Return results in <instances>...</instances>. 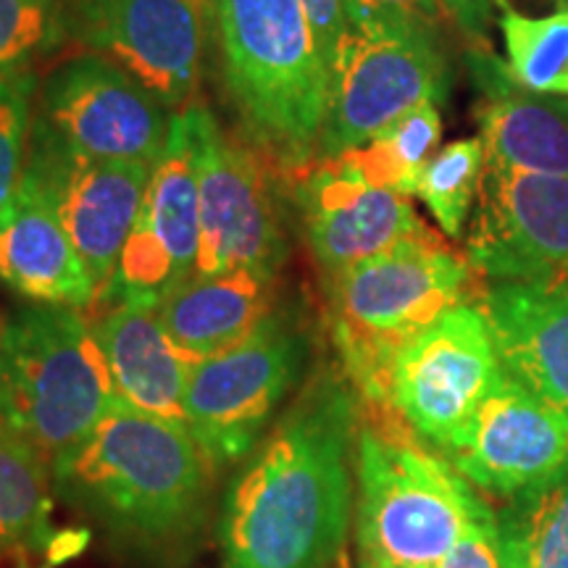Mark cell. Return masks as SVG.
<instances>
[{
	"label": "cell",
	"instance_id": "cell-1",
	"mask_svg": "<svg viewBox=\"0 0 568 568\" xmlns=\"http://www.w3.org/2000/svg\"><path fill=\"white\" fill-rule=\"evenodd\" d=\"M322 372L301 389L234 479L222 518V568H329L353 506L361 400Z\"/></svg>",
	"mask_w": 568,
	"mask_h": 568
},
{
	"label": "cell",
	"instance_id": "cell-2",
	"mask_svg": "<svg viewBox=\"0 0 568 568\" xmlns=\"http://www.w3.org/2000/svg\"><path fill=\"white\" fill-rule=\"evenodd\" d=\"M209 458L184 424L113 397L82 443L53 460L55 493L140 548L187 539L205 518Z\"/></svg>",
	"mask_w": 568,
	"mask_h": 568
},
{
	"label": "cell",
	"instance_id": "cell-3",
	"mask_svg": "<svg viewBox=\"0 0 568 568\" xmlns=\"http://www.w3.org/2000/svg\"><path fill=\"white\" fill-rule=\"evenodd\" d=\"M355 542L361 566L437 568L489 510L450 458L393 406L361 403Z\"/></svg>",
	"mask_w": 568,
	"mask_h": 568
},
{
	"label": "cell",
	"instance_id": "cell-4",
	"mask_svg": "<svg viewBox=\"0 0 568 568\" xmlns=\"http://www.w3.org/2000/svg\"><path fill=\"white\" fill-rule=\"evenodd\" d=\"M332 282V339L361 403L389 406L397 355L447 311L474 303V266L422 230Z\"/></svg>",
	"mask_w": 568,
	"mask_h": 568
},
{
	"label": "cell",
	"instance_id": "cell-5",
	"mask_svg": "<svg viewBox=\"0 0 568 568\" xmlns=\"http://www.w3.org/2000/svg\"><path fill=\"white\" fill-rule=\"evenodd\" d=\"M226 88L247 132L282 163L314 161L329 69L303 0H211Z\"/></svg>",
	"mask_w": 568,
	"mask_h": 568
},
{
	"label": "cell",
	"instance_id": "cell-6",
	"mask_svg": "<svg viewBox=\"0 0 568 568\" xmlns=\"http://www.w3.org/2000/svg\"><path fill=\"white\" fill-rule=\"evenodd\" d=\"M116 397L95 326L77 308L34 305L0 337V418L48 464L95 429Z\"/></svg>",
	"mask_w": 568,
	"mask_h": 568
},
{
	"label": "cell",
	"instance_id": "cell-7",
	"mask_svg": "<svg viewBox=\"0 0 568 568\" xmlns=\"http://www.w3.org/2000/svg\"><path fill=\"white\" fill-rule=\"evenodd\" d=\"M305 364V343L268 314L243 343L195 361L184 387V422L209 464H232L258 445Z\"/></svg>",
	"mask_w": 568,
	"mask_h": 568
},
{
	"label": "cell",
	"instance_id": "cell-8",
	"mask_svg": "<svg viewBox=\"0 0 568 568\" xmlns=\"http://www.w3.org/2000/svg\"><path fill=\"white\" fill-rule=\"evenodd\" d=\"M174 113L116 63L84 53L48 77L34 130L84 159L155 166Z\"/></svg>",
	"mask_w": 568,
	"mask_h": 568
},
{
	"label": "cell",
	"instance_id": "cell-9",
	"mask_svg": "<svg viewBox=\"0 0 568 568\" xmlns=\"http://www.w3.org/2000/svg\"><path fill=\"white\" fill-rule=\"evenodd\" d=\"M211 0H63V24L172 111L187 109L203 71Z\"/></svg>",
	"mask_w": 568,
	"mask_h": 568
},
{
	"label": "cell",
	"instance_id": "cell-10",
	"mask_svg": "<svg viewBox=\"0 0 568 568\" xmlns=\"http://www.w3.org/2000/svg\"><path fill=\"white\" fill-rule=\"evenodd\" d=\"M503 376L487 318L464 303L397 355L389 406L418 437L447 453Z\"/></svg>",
	"mask_w": 568,
	"mask_h": 568
},
{
	"label": "cell",
	"instance_id": "cell-11",
	"mask_svg": "<svg viewBox=\"0 0 568 568\" xmlns=\"http://www.w3.org/2000/svg\"><path fill=\"white\" fill-rule=\"evenodd\" d=\"M447 90L435 38L351 32L329 71V105L318 155L332 159L376 138L422 103Z\"/></svg>",
	"mask_w": 568,
	"mask_h": 568
},
{
	"label": "cell",
	"instance_id": "cell-12",
	"mask_svg": "<svg viewBox=\"0 0 568 568\" xmlns=\"http://www.w3.org/2000/svg\"><path fill=\"white\" fill-rule=\"evenodd\" d=\"M201 245L195 274L253 272L274 280L287 255L266 169L197 105Z\"/></svg>",
	"mask_w": 568,
	"mask_h": 568
},
{
	"label": "cell",
	"instance_id": "cell-13",
	"mask_svg": "<svg viewBox=\"0 0 568 568\" xmlns=\"http://www.w3.org/2000/svg\"><path fill=\"white\" fill-rule=\"evenodd\" d=\"M197 105L176 111L166 148L153 166L145 201L119 258L109 295L159 305L195 274L201 245Z\"/></svg>",
	"mask_w": 568,
	"mask_h": 568
},
{
	"label": "cell",
	"instance_id": "cell-14",
	"mask_svg": "<svg viewBox=\"0 0 568 568\" xmlns=\"http://www.w3.org/2000/svg\"><path fill=\"white\" fill-rule=\"evenodd\" d=\"M466 258L495 282L568 276V176L485 163Z\"/></svg>",
	"mask_w": 568,
	"mask_h": 568
},
{
	"label": "cell",
	"instance_id": "cell-15",
	"mask_svg": "<svg viewBox=\"0 0 568 568\" xmlns=\"http://www.w3.org/2000/svg\"><path fill=\"white\" fill-rule=\"evenodd\" d=\"M51 193L71 243L95 284V301L109 295L119 258L145 201L153 166L130 161H92L63 151L32 130L24 161Z\"/></svg>",
	"mask_w": 568,
	"mask_h": 568
},
{
	"label": "cell",
	"instance_id": "cell-16",
	"mask_svg": "<svg viewBox=\"0 0 568 568\" xmlns=\"http://www.w3.org/2000/svg\"><path fill=\"white\" fill-rule=\"evenodd\" d=\"M445 456L474 487L506 500L568 458V414L503 372Z\"/></svg>",
	"mask_w": 568,
	"mask_h": 568
},
{
	"label": "cell",
	"instance_id": "cell-17",
	"mask_svg": "<svg viewBox=\"0 0 568 568\" xmlns=\"http://www.w3.org/2000/svg\"><path fill=\"white\" fill-rule=\"evenodd\" d=\"M297 201L311 251L329 280L426 230L410 197L368 182L345 155L308 169Z\"/></svg>",
	"mask_w": 568,
	"mask_h": 568
},
{
	"label": "cell",
	"instance_id": "cell-18",
	"mask_svg": "<svg viewBox=\"0 0 568 568\" xmlns=\"http://www.w3.org/2000/svg\"><path fill=\"white\" fill-rule=\"evenodd\" d=\"M477 305L503 372L568 414V276L495 282Z\"/></svg>",
	"mask_w": 568,
	"mask_h": 568
},
{
	"label": "cell",
	"instance_id": "cell-19",
	"mask_svg": "<svg viewBox=\"0 0 568 568\" xmlns=\"http://www.w3.org/2000/svg\"><path fill=\"white\" fill-rule=\"evenodd\" d=\"M0 282L40 305L95 303V284L51 193L27 166L9 211L0 216Z\"/></svg>",
	"mask_w": 568,
	"mask_h": 568
},
{
	"label": "cell",
	"instance_id": "cell-20",
	"mask_svg": "<svg viewBox=\"0 0 568 568\" xmlns=\"http://www.w3.org/2000/svg\"><path fill=\"white\" fill-rule=\"evenodd\" d=\"M95 326L113 387L124 403L184 424V387L195 358L182 353L159 322V305L113 297Z\"/></svg>",
	"mask_w": 568,
	"mask_h": 568
},
{
	"label": "cell",
	"instance_id": "cell-21",
	"mask_svg": "<svg viewBox=\"0 0 568 568\" xmlns=\"http://www.w3.org/2000/svg\"><path fill=\"white\" fill-rule=\"evenodd\" d=\"M272 282L245 268L193 274L159 303V322L182 353L209 358L258 329L268 316Z\"/></svg>",
	"mask_w": 568,
	"mask_h": 568
},
{
	"label": "cell",
	"instance_id": "cell-22",
	"mask_svg": "<svg viewBox=\"0 0 568 568\" xmlns=\"http://www.w3.org/2000/svg\"><path fill=\"white\" fill-rule=\"evenodd\" d=\"M487 101L479 124L493 166L568 176V95L518 90L514 77H481Z\"/></svg>",
	"mask_w": 568,
	"mask_h": 568
},
{
	"label": "cell",
	"instance_id": "cell-23",
	"mask_svg": "<svg viewBox=\"0 0 568 568\" xmlns=\"http://www.w3.org/2000/svg\"><path fill=\"white\" fill-rule=\"evenodd\" d=\"M506 568H568V458L495 514Z\"/></svg>",
	"mask_w": 568,
	"mask_h": 568
},
{
	"label": "cell",
	"instance_id": "cell-24",
	"mask_svg": "<svg viewBox=\"0 0 568 568\" xmlns=\"http://www.w3.org/2000/svg\"><path fill=\"white\" fill-rule=\"evenodd\" d=\"M51 508L48 458L0 418V550H45Z\"/></svg>",
	"mask_w": 568,
	"mask_h": 568
},
{
	"label": "cell",
	"instance_id": "cell-25",
	"mask_svg": "<svg viewBox=\"0 0 568 568\" xmlns=\"http://www.w3.org/2000/svg\"><path fill=\"white\" fill-rule=\"evenodd\" d=\"M439 138H443V116L437 103L429 101L416 105L361 148L339 155H345L368 182L410 197L416 195L418 180L426 163L432 161Z\"/></svg>",
	"mask_w": 568,
	"mask_h": 568
},
{
	"label": "cell",
	"instance_id": "cell-26",
	"mask_svg": "<svg viewBox=\"0 0 568 568\" xmlns=\"http://www.w3.org/2000/svg\"><path fill=\"white\" fill-rule=\"evenodd\" d=\"M500 27L508 71L518 88L568 95V0L548 17H527L503 6Z\"/></svg>",
	"mask_w": 568,
	"mask_h": 568
},
{
	"label": "cell",
	"instance_id": "cell-27",
	"mask_svg": "<svg viewBox=\"0 0 568 568\" xmlns=\"http://www.w3.org/2000/svg\"><path fill=\"white\" fill-rule=\"evenodd\" d=\"M485 142L481 138H464L445 145L426 163L416 195L429 209L447 237L458 240L466 230L468 213L477 201L481 176H485Z\"/></svg>",
	"mask_w": 568,
	"mask_h": 568
},
{
	"label": "cell",
	"instance_id": "cell-28",
	"mask_svg": "<svg viewBox=\"0 0 568 568\" xmlns=\"http://www.w3.org/2000/svg\"><path fill=\"white\" fill-rule=\"evenodd\" d=\"M34 84L27 69L0 77V216L9 211L24 174Z\"/></svg>",
	"mask_w": 568,
	"mask_h": 568
},
{
	"label": "cell",
	"instance_id": "cell-29",
	"mask_svg": "<svg viewBox=\"0 0 568 568\" xmlns=\"http://www.w3.org/2000/svg\"><path fill=\"white\" fill-rule=\"evenodd\" d=\"M63 19L59 0H0V77L24 71V63L45 51Z\"/></svg>",
	"mask_w": 568,
	"mask_h": 568
},
{
	"label": "cell",
	"instance_id": "cell-30",
	"mask_svg": "<svg viewBox=\"0 0 568 568\" xmlns=\"http://www.w3.org/2000/svg\"><path fill=\"white\" fill-rule=\"evenodd\" d=\"M351 32L435 38L447 11L443 0H343Z\"/></svg>",
	"mask_w": 568,
	"mask_h": 568
},
{
	"label": "cell",
	"instance_id": "cell-31",
	"mask_svg": "<svg viewBox=\"0 0 568 568\" xmlns=\"http://www.w3.org/2000/svg\"><path fill=\"white\" fill-rule=\"evenodd\" d=\"M437 568H506L500 552V537H497L495 514L474 527L447 556L439 560Z\"/></svg>",
	"mask_w": 568,
	"mask_h": 568
},
{
	"label": "cell",
	"instance_id": "cell-32",
	"mask_svg": "<svg viewBox=\"0 0 568 568\" xmlns=\"http://www.w3.org/2000/svg\"><path fill=\"white\" fill-rule=\"evenodd\" d=\"M303 6L308 11L311 24H314L326 69L332 71V63H335L339 48H343L347 34H351L343 0H303Z\"/></svg>",
	"mask_w": 568,
	"mask_h": 568
},
{
	"label": "cell",
	"instance_id": "cell-33",
	"mask_svg": "<svg viewBox=\"0 0 568 568\" xmlns=\"http://www.w3.org/2000/svg\"><path fill=\"white\" fill-rule=\"evenodd\" d=\"M90 531L88 529H67L59 531V535H51L45 545L48 564H63V560L80 556V552L88 548Z\"/></svg>",
	"mask_w": 568,
	"mask_h": 568
},
{
	"label": "cell",
	"instance_id": "cell-34",
	"mask_svg": "<svg viewBox=\"0 0 568 568\" xmlns=\"http://www.w3.org/2000/svg\"><path fill=\"white\" fill-rule=\"evenodd\" d=\"M443 3L468 30H477L481 21H485L487 0H443Z\"/></svg>",
	"mask_w": 568,
	"mask_h": 568
},
{
	"label": "cell",
	"instance_id": "cell-35",
	"mask_svg": "<svg viewBox=\"0 0 568 568\" xmlns=\"http://www.w3.org/2000/svg\"><path fill=\"white\" fill-rule=\"evenodd\" d=\"M361 568H387V566H361Z\"/></svg>",
	"mask_w": 568,
	"mask_h": 568
},
{
	"label": "cell",
	"instance_id": "cell-36",
	"mask_svg": "<svg viewBox=\"0 0 568 568\" xmlns=\"http://www.w3.org/2000/svg\"><path fill=\"white\" fill-rule=\"evenodd\" d=\"M0 337H3V329H0Z\"/></svg>",
	"mask_w": 568,
	"mask_h": 568
}]
</instances>
